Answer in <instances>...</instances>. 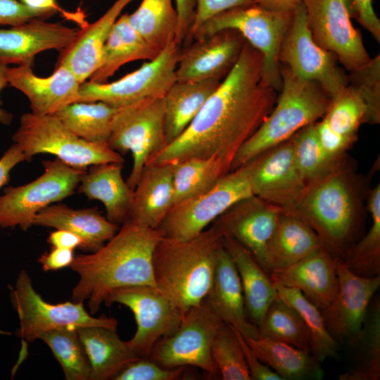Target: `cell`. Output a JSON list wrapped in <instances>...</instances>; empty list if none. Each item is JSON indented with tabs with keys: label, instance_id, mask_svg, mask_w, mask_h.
Wrapping results in <instances>:
<instances>
[{
	"label": "cell",
	"instance_id": "obj_1",
	"mask_svg": "<svg viewBox=\"0 0 380 380\" xmlns=\"http://www.w3.org/2000/svg\"><path fill=\"white\" fill-rule=\"evenodd\" d=\"M262 61L261 53L245 41L236 62L191 124L149 162L217 157L231 167L275 101V90L261 82Z\"/></svg>",
	"mask_w": 380,
	"mask_h": 380
},
{
	"label": "cell",
	"instance_id": "obj_2",
	"mask_svg": "<svg viewBox=\"0 0 380 380\" xmlns=\"http://www.w3.org/2000/svg\"><path fill=\"white\" fill-rule=\"evenodd\" d=\"M163 236L160 229L126 221L98 251L75 256L70 267L80 279L72 290V301L88 300L89 312L94 315L116 289L134 285L156 287L153 253Z\"/></svg>",
	"mask_w": 380,
	"mask_h": 380
},
{
	"label": "cell",
	"instance_id": "obj_3",
	"mask_svg": "<svg viewBox=\"0 0 380 380\" xmlns=\"http://www.w3.org/2000/svg\"><path fill=\"white\" fill-rule=\"evenodd\" d=\"M221 236L211 226L189 239L163 236L153 253L156 287L183 315L200 305L214 278Z\"/></svg>",
	"mask_w": 380,
	"mask_h": 380
},
{
	"label": "cell",
	"instance_id": "obj_4",
	"mask_svg": "<svg viewBox=\"0 0 380 380\" xmlns=\"http://www.w3.org/2000/svg\"><path fill=\"white\" fill-rule=\"evenodd\" d=\"M281 91L276 107L236 152L230 171L289 139L324 117L332 100L316 82L302 79L287 67L280 68Z\"/></svg>",
	"mask_w": 380,
	"mask_h": 380
},
{
	"label": "cell",
	"instance_id": "obj_5",
	"mask_svg": "<svg viewBox=\"0 0 380 380\" xmlns=\"http://www.w3.org/2000/svg\"><path fill=\"white\" fill-rule=\"evenodd\" d=\"M282 210L309 224L331 253L345 254L355 225L356 201L346 172L339 164L308 183L294 203Z\"/></svg>",
	"mask_w": 380,
	"mask_h": 380
},
{
	"label": "cell",
	"instance_id": "obj_6",
	"mask_svg": "<svg viewBox=\"0 0 380 380\" xmlns=\"http://www.w3.org/2000/svg\"><path fill=\"white\" fill-rule=\"evenodd\" d=\"M293 15V12L270 11L254 3L232 8L201 25L191 34L187 46L222 30H235L261 53V82L278 90L282 83L279 54Z\"/></svg>",
	"mask_w": 380,
	"mask_h": 380
},
{
	"label": "cell",
	"instance_id": "obj_7",
	"mask_svg": "<svg viewBox=\"0 0 380 380\" xmlns=\"http://www.w3.org/2000/svg\"><path fill=\"white\" fill-rule=\"evenodd\" d=\"M12 139L27 161L36 154L49 153L74 168L84 170L97 164L124 163L123 156L108 142H90L77 137L53 115L24 113Z\"/></svg>",
	"mask_w": 380,
	"mask_h": 380
},
{
	"label": "cell",
	"instance_id": "obj_8",
	"mask_svg": "<svg viewBox=\"0 0 380 380\" xmlns=\"http://www.w3.org/2000/svg\"><path fill=\"white\" fill-rule=\"evenodd\" d=\"M108 144L122 156L131 152L133 165L126 182L134 189L144 167L167 146L163 97L147 98L118 108Z\"/></svg>",
	"mask_w": 380,
	"mask_h": 380
},
{
	"label": "cell",
	"instance_id": "obj_9",
	"mask_svg": "<svg viewBox=\"0 0 380 380\" xmlns=\"http://www.w3.org/2000/svg\"><path fill=\"white\" fill-rule=\"evenodd\" d=\"M251 196L246 163L222 176L208 189L173 205L158 229L164 236L191 239L232 205Z\"/></svg>",
	"mask_w": 380,
	"mask_h": 380
},
{
	"label": "cell",
	"instance_id": "obj_10",
	"mask_svg": "<svg viewBox=\"0 0 380 380\" xmlns=\"http://www.w3.org/2000/svg\"><path fill=\"white\" fill-rule=\"evenodd\" d=\"M44 173L30 183L9 186L0 196V227H20L23 231L34 225L43 208L71 196L87 170L74 168L58 158L43 162Z\"/></svg>",
	"mask_w": 380,
	"mask_h": 380
},
{
	"label": "cell",
	"instance_id": "obj_11",
	"mask_svg": "<svg viewBox=\"0 0 380 380\" xmlns=\"http://www.w3.org/2000/svg\"><path fill=\"white\" fill-rule=\"evenodd\" d=\"M222 322L203 302L190 308L177 330L153 346L149 359L165 368L197 367L208 377L218 376L211 346Z\"/></svg>",
	"mask_w": 380,
	"mask_h": 380
},
{
	"label": "cell",
	"instance_id": "obj_12",
	"mask_svg": "<svg viewBox=\"0 0 380 380\" xmlns=\"http://www.w3.org/2000/svg\"><path fill=\"white\" fill-rule=\"evenodd\" d=\"M181 46L175 42L166 47L152 61L112 82L85 81L79 89V101H102L120 108L140 100L163 97L177 81L176 69Z\"/></svg>",
	"mask_w": 380,
	"mask_h": 380
},
{
	"label": "cell",
	"instance_id": "obj_13",
	"mask_svg": "<svg viewBox=\"0 0 380 380\" xmlns=\"http://www.w3.org/2000/svg\"><path fill=\"white\" fill-rule=\"evenodd\" d=\"M11 300L20 321L18 333L25 343H31L42 334L61 327L97 326L116 329L118 327V321L113 317L91 316L83 303L46 302L35 291L25 270L20 271L15 287L11 289Z\"/></svg>",
	"mask_w": 380,
	"mask_h": 380
},
{
	"label": "cell",
	"instance_id": "obj_14",
	"mask_svg": "<svg viewBox=\"0 0 380 380\" xmlns=\"http://www.w3.org/2000/svg\"><path fill=\"white\" fill-rule=\"evenodd\" d=\"M335 56L314 41L301 1L293 11L281 45L279 61L298 77L319 83L334 101L348 85L347 77L336 64Z\"/></svg>",
	"mask_w": 380,
	"mask_h": 380
},
{
	"label": "cell",
	"instance_id": "obj_15",
	"mask_svg": "<svg viewBox=\"0 0 380 380\" xmlns=\"http://www.w3.org/2000/svg\"><path fill=\"white\" fill-rule=\"evenodd\" d=\"M125 305L133 312L137 331L127 341L139 358H148L160 339L173 334L179 328L183 314L156 287L127 286L113 290L104 303Z\"/></svg>",
	"mask_w": 380,
	"mask_h": 380
},
{
	"label": "cell",
	"instance_id": "obj_16",
	"mask_svg": "<svg viewBox=\"0 0 380 380\" xmlns=\"http://www.w3.org/2000/svg\"><path fill=\"white\" fill-rule=\"evenodd\" d=\"M312 37L321 48L333 53L348 70L366 66L369 58L361 34L350 20L348 0H301Z\"/></svg>",
	"mask_w": 380,
	"mask_h": 380
},
{
	"label": "cell",
	"instance_id": "obj_17",
	"mask_svg": "<svg viewBox=\"0 0 380 380\" xmlns=\"http://www.w3.org/2000/svg\"><path fill=\"white\" fill-rule=\"evenodd\" d=\"M336 296L327 308L322 310V313L334 338L355 342L362 335L370 301L380 286V277L359 275L340 258L336 260Z\"/></svg>",
	"mask_w": 380,
	"mask_h": 380
},
{
	"label": "cell",
	"instance_id": "obj_18",
	"mask_svg": "<svg viewBox=\"0 0 380 380\" xmlns=\"http://www.w3.org/2000/svg\"><path fill=\"white\" fill-rule=\"evenodd\" d=\"M254 196L285 209L307 186L295 161L291 138L247 163Z\"/></svg>",
	"mask_w": 380,
	"mask_h": 380
},
{
	"label": "cell",
	"instance_id": "obj_19",
	"mask_svg": "<svg viewBox=\"0 0 380 380\" xmlns=\"http://www.w3.org/2000/svg\"><path fill=\"white\" fill-rule=\"evenodd\" d=\"M281 210L253 195L232 205L212 227L221 238L230 236L244 246L262 267L266 246Z\"/></svg>",
	"mask_w": 380,
	"mask_h": 380
},
{
	"label": "cell",
	"instance_id": "obj_20",
	"mask_svg": "<svg viewBox=\"0 0 380 380\" xmlns=\"http://www.w3.org/2000/svg\"><path fill=\"white\" fill-rule=\"evenodd\" d=\"M192 42L182 49L177 81H220L236 62L245 39L235 30H224Z\"/></svg>",
	"mask_w": 380,
	"mask_h": 380
},
{
	"label": "cell",
	"instance_id": "obj_21",
	"mask_svg": "<svg viewBox=\"0 0 380 380\" xmlns=\"http://www.w3.org/2000/svg\"><path fill=\"white\" fill-rule=\"evenodd\" d=\"M32 64L8 68V82L28 99L31 113L53 115L64 107L77 102L81 83L66 67L56 65L50 76L36 75Z\"/></svg>",
	"mask_w": 380,
	"mask_h": 380
},
{
	"label": "cell",
	"instance_id": "obj_22",
	"mask_svg": "<svg viewBox=\"0 0 380 380\" xmlns=\"http://www.w3.org/2000/svg\"><path fill=\"white\" fill-rule=\"evenodd\" d=\"M78 30L61 23L34 19L8 29L0 28V65L33 64L46 50L61 51L75 39Z\"/></svg>",
	"mask_w": 380,
	"mask_h": 380
},
{
	"label": "cell",
	"instance_id": "obj_23",
	"mask_svg": "<svg viewBox=\"0 0 380 380\" xmlns=\"http://www.w3.org/2000/svg\"><path fill=\"white\" fill-rule=\"evenodd\" d=\"M324 246L281 270L270 272L274 282L299 290L320 310L334 300L338 288L336 260Z\"/></svg>",
	"mask_w": 380,
	"mask_h": 380
},
{
	"label": "cell",
	"instance_id": "obj_24",
	"mask_svg": "<svg viewBox=\"0 0 380 380\" xmlns=\"http://www.w3.org/2000/svg\"><path fill=\"white\" fill-rule=\"evenodd\" d=\"M224 322L248 338H258V327L248 319L240 278L222 243L219 248L213 281L203 300Z\"/></svg>",
	"mask_w": 380,
	"mask_h": 380
},
{
	"label": "cell",
	"instance_id": "obj_25",
	"mask_svg": "<svg viewBox=\"0 0 380 380\" xmlns=\"http://www.w3.org/2000/svg\"><path fill=\"white\" fill-rule=\"evenodd\" d=\"M173 194L172 163H148L134 189L127 221L158 229L173 205Z\"/></svg>",
	"mask_w": 380,
	"mask_h": 380
},
{
	"label": "cell",
	"instance_id": "obj_26",
	"mask_svg": "<svg viewBox=\"0 0 380 380\" xmlns=\"http://www.w3.org/2000/svg\"><path fill=\"white\" fill-rule=\"evenodd\" d=\"M132 0H116L93 23L81 27L73 41L60 55L56 65L68 68L80 83L87 81L98 68L108 34L125 7Z\"/></svg>",
	"mask_w": 380,
	"mask_h": 380
},
{
	"label": "cell",
	"instance_id": "obj_27",
	"mask_svg": "<svg viewBox=\"0 0 380 380\" xmlns=\"http://www.w3.org/2000/svg\"><path fill=\"white\" fill-rule=\"evenodd\" d=\"M324 246L315 231L300 217L281 210L266 246L262 267H286Z\"/></svg>",
	"mask_w": 380,
	"mask_h": 380
},
{
	"label": "cell",
	"instance_id": "obj_28",
	"mask_svg": "<svg viewBox=\"0 0 380 380\" xmlns=\"http://www.w3.org/2000/svg\"><path fill=\"white\" fill-rule=\"evenodd\" d=\"M122 163L94 165L81 176L78 191L89 199L98 200L105 206L107 219L119 225L129 217L134 189L122 175Z\"/></svg>",
	"mask_w": 380,
	"mask_h": 380
},
{
	"label": "cell",
	"instance_id": "obj_29",
	"mask_svg": "<svg viewBox=\"0 0 380 380\" xmlns=\"http://www.w3.org/2000/svg\"><path fill=\"white\" fill-rule=\"evenodd\" d=\"M34 225L70 231L83 240L82 249L95 252L119 230L96 208L75 210L65 204H51L40 210Z\"/></svg>",
	"mask_w": 380,
	"mask_h": 380
},
{
	"label": "cell",
	"instance_id": "obj_30",
	"mask_svg": "<svg viewBox=\"0 0 380 380\" xmlns=\"http://www.w3.org/2000/svg\"><path fill=\"white\" fill-rule=\"evenodd\" d=\"M237 270L248 317L258 327L277 293L267 272L244 246L230 236L221 238Z\"/></svg>",
	"mask_w": 380,
	"mask_h": 380
},
{
	"label": "cell",
	"instance_id": "obj_31",
	"mask_svg": "<svg viewBox=\"0 0 380 380\" xmlns=\"http://www.w3.org/2000/svg\"><path fill=\"white\" fill-rule=\"evenodd\" d=\"M91 365L90 380L113 379L138 357L116 329L97 327H77Z\"/></svg>",
	"mask_w": 380,
	"mask_h": 380
},
{
	"label": "cell",
	"instance_id": "obj_32",
	"mask_svg": "<svg viewBox=\"0 0 380 380\" xmlns=\"http://www.w3.org/2000/svg\"><path fill=\"white\" fill-rule=\"evenodd\" d=\"M162 51L146 42L130 25L128 13L114 23L105 43L101 63L89 81L105 83L127 63L137 60L152 61Z\"/></svg>",
	"mask_w": 380,
	"mask_h": 380
},
{
	"label": "cell",
	"instance_id": "obj_33",
	"mask_svg": "<svg viewBox=\"0 0 380 380\" xmlns=\"http://www.w3.org/2000/svg\"><path fill=\"white\" fill-rule=\"evenodd\" d=\"M220 81H176L163 96L167 145L176 140L198 115Z\"/></svg>",
	"mask_w": 380,
	"mask_h": 380
},
{
	"label": "cell",
	"instance_id": "obj_34",
	"mask_svg": "<svg viewBox=\"0 0 380 380\" xmlns=\"http://www.w3.org/2000/svg\"><path fill=\"white\" fill-rule=\"evenodd\" d=\"M244 338L259 359L282 380L322 379L320 362L311 352L266 338Z\"/></svg>",
	"mask_w": 380,
	"mask_h": 380
},
{
	"label": "cell",
	"instance_id": "obj_35",
	"mask_svg": "<svg viewBox=\"0 0 380 380\" xmlns=\"http://www.w3.org/2000/svg\"><path fill=\"white\" fill-rule=\"evenodd\" d=\"M128 20L146 42L160 51L175 42L178 15L172 0H142L137 10L128 14Z\"/></svg>",
	"mask_w": 380,
	"mask_h": 380
},
{
	"label": "cell",
	"instance_id": "obj_36",
	"mask_svg": "<svg viewBox=\"0 0 380 380\" xmlns=\"http://www.w3.org/2000/svg\"><path fill=\"white\" fill-rule=\"evenodd\" d=\"M171 163L173 205L208 189L230 170V165L217 157H191Z\"/></svg>",
	"mask_w": 380,
	"mask_h": 380
},
{
	"label": "cell",
	"instance_id": "obj_37",
	"mask_svg": "<svg viewBox=\"0 0 380 380\" xmlns=\"http://www.w3.org/2000/svg\"><path fill=\"white\" fill-rule=\"evenodd\" d=\"M117 108L102 101H79L53 114L77 137L90 142H108Z\"/></svg>",
	"mask_w": 380,
	"mask_h": 380
},
{
	"label": "cell",
	"instance_id": "obj_38",
	"mask_svg": "<svg viewBox=\"0 0 380 380\" xmlns=\"http://www.w3.org/2000/svg\"><path fill=\"white\" fill-rule=\"evenodd\" d=\"M274 285L278 298L291 306L304 322L310 335L311 353L320 362L336 357L338 342L327 329L321 310L299 290L276 282Z\"/></svg>",
	"mask_w": 380,
	"mask_h": 380
},
{
	"label": "cell",
	"instance_id": "obj_39",
	"mask_svg": "<svg viewBox=\"0 0 380 380\" xmlns=\"http://www.w3.org/2000/svg\"><path fill=\"white\" fill-rule=\"evenodd\" d=\"M259 337L291 345L311 352L308 330L298 313L277 298L268 308L258 325Z\"/></svg>",
	"mask_w": 380,
	"mask_h": 380
},
{
	"label": "cell",
	"instance_id": "obj_40",
	"mask_svg": "<svg viewBox=\"0 0 380 380\" xmlns=\"http://www.w3.org/2000/svg\"><path fill=\"white\" fill-rule=\"evenodd\" d=\"M61 365L65 379L90 380L91 365L77 327H61L39 337Z\"/></svg>",
	"mask_w": 380,
	"mask_h": 380
},
{
	"label": "cell",
	"instance_id": "obj_41",
	"mask_svg": "<svg viewBox=\"0 0 380 380\" xmlns=\"http://www.w3.org/2000/svg\"><path fill=\"white\" fill-rule=\"evenodd\" d=\"M368 208L372 223L366 235L347 253L343 263L353 272L365 277L380 272V185L370 192Z\"/></svg>",
	"mask_w": 380,
	"mask_h": 380
},
{
	"label": "cell",
	"instance_id": "obj_42",
	"mask_svg": "<svg viewBox=\"0 0 380 380\" xmlns=\"http://www.w3.org/2000/svg\"><path fill=\"white\" fill-rule=\"evenodd\" d=\"M315 123L304 127L291 137L295 161L307 184L333 170L340 162V159L329 158L322 149Z\"/></svg>",
	"mask_w": 380,
	"mask_h": 380
},
{
	"label": "cell",
	"instance_id": "obj_43",
	"mask_svg": "<svg viewBox=\"0 0 380 380\" xmlns=\"http://www.w3.org/2000/svg\"><path fill=\"white\" fill-rule=\"evenodd\" d=\"M211 357L221 379H252L239 341L232 327L225 322L213 339Z\"/></svg>",
	"mask_w": 380,
	"mask_h": 380
},
{
	"label": "cell",
	"instance_id": "obj_44",
	"mask_svg": "<svg viewBox=\"0 0 380 380\" xmlns=\"http://www.w3.org/2000/svg\"><path fill=\"white\" fill-rule=\"evenodd\" d=\"M367 108L360 94L351 86L332 101L324 119L329 127L341 135L355 138L360 123L365 121Z\"/></svg>",
	"mask_w": 380,
	"mask_h": 380
},
{
	"label": "cell",
	"instance_id": "obj_45",
	"mask_svg": "<svg viewBox=\"0 0 380 380\" xmlns=\"http://www.w3.org/2000/svg\"><path fill=\"white\" fill-rule=\"evenodd\" d=\"M365 350L360 367L350 369L339 376L341 380H379L380 378V308L376 303L367 319Z\"/></svg>",
	"mask_w": 380,
	"mask_h": 380
},
{
	"label": "cell",
	"instance_id": "obj_46",
	"mask_svg": "<svg viewBox=\"0 0 380 380\" xmlns=\"http://www.w3.org/2000/svg\"><path fill=\"white\" fill-rule=\"evenodd\" d=\"M352 84L364 100L367 113L365 122L380 121V59L379 55L360 70L352 72Z\"/></svg>",
	"mask_w": 380,
	"mask_h": 380
},
{
	"label": "cell",
	"instance_id": "obj_47",
	"mask_svg": "<svg viewBox=\"0 0 380 380\" xmlns=\"http://www.w3.org/2000/svg\"><path fill=\"white\" fill-rule=\"evenodd\" d=\"M191 367L165 368L149 358H139L132 362L114 380H178L191 379Z\"/></svg>",
	"mask_w": 380,
	"mask_h": 380
},
{
	"label": "cell",
	"instance_id": "obj_48",
	"mask_svg": "<svg viewBox=\"0 0 380 380\" xmlns=\"http://www.w3.org/2000/svg\"><path fill=\"white\" fill-rule=\"evenodd\" d=\"M54 13L29 8L18 0H0V25H19L34 19L45 20Z\"/></svg>",
	"mask_w": 380,
	"mask_h": 380
},
{
	"label": "cell",
	"instance_id": "obj_49",
	"mask_svg": "<svg viewBox=\"0 0 380 380\" xmlns=\"http://www.w3.org/2000/svg\"><path fill=\"white\" fill-rule=\"evenodd\" d=\"M319 142L331 158L338 160L347 148L352 144L354 138L346 137L333 131L325 120L315 123Z\"/></svg>",
	"mask_w": 380,
	"mask_h": 380
},
{
	"label": "cell",
	"instance_id": "obj_50",
	"mask_svg": "<svg viewBox=\"0 0 380 380\" xmlns=\"http://www.w3.org/2000/svg\"><path fill=\"white\" fill-rule=\"evenodd\" d=\"M253 0H196V14L191 32L184 43L188 44L191 34L209 18L232 8L252 4Z\"/></svg>",
	"mask_w": 380,
	"mask_h": 380
},
{
	"label": "cell",
	"instance_id": "obj_51",
	"mask_svg": "<svg viewBox=\"0 0 380 380\" xmlns=\"http://www.w3.org/2000/svg\"><path fill=\"white\" fill-rule=\"evenodd\" d=\"M231 327L241 344L251 379L254 380H282L274 371L259 359L241 333L234 327Z\"/></svg>",
	"mask_w": 380,
	"mask_h": 380
},
{
	"label": "cell",
	"instance_id": "obj_52",
	"mask_svg": "<svg viewBox=\"0 0 380 380\" xmlns=\"http://www.w3.org/2000/svg\"><path fill=\"white\" fill-rule=\"evenodd\" d=\"M351 10L363 27L380 42V20L372 5V0H348Z\"/></svg>",
	"mask_w": 380,
	"mask_h": 380
},
{
	"label": "cell",
	"instance_id": "obj_53",
	"mask_svg": "<svg viewBox=\"0 0 380 380\" xmlns=\"http://www.w3.org/2000/svg\"><path fill=\"white\" fill-rule=\"evenodd\" d=\"M178 25L175 42L181 46L187 39L196 14V0H175Z\"/></svg>",
	"mask_w": 380,
	"mask_h": 380
},
{
	"label": "cell",
	"instance_id": "obj_54",
	"mask_svg": "<svg viewBox=\"0 0 380 380\" xmlns=\"http://www.w3.org/2000/svg\"><path fill=\"white\" fill-rule=\"evenodd\" d=\"M73 250L52 247L49 253H44L39 258L44 271H56L70 267L74 260Z\"/></svg>",
	"mask_w": 380,
	"mask_h": 380
},
{
	"label": "cell",
	"instance_id": "obj_55",
	"mask_svg": "<svg viewBox=\"0 0 380 380\" xmlns=\"http://www.w3.org/2000/svg\"><path fill=\"white\" fill-rule=\"evenodd\" d=\"M20 1L34 10L49 11L55 14L60 13L64 18L75 21L81 27L87 23L82 13L69 12L61 8L56 0H20Z\"/></svg>",
	"mask_w": 380,
	"mask_h": 380
},
{
	"label": "cell",
	"instance_id": "obj_56",
	"mask_svg": "<svg viewBox=\"0 0 380 380\" xmlns=\"http://www.w3.org/2000/svg\"><path fill=\"white\" fill-rule=\"evenodd\" d=\"M25 160H26L25 154L16 144H13L4 153L0 158V188L9 182L11 170Z\"/></svg>",
	"mask_w": 380,
	"mask_h": 380
},
{
	"label": "cell",
	"instance_id": "obj_57",
	"mask_svg": "<svg viewBox=\"0 0 380 380\" xmlns=\"http://www.w3.org/2000/svg\"><path fill=\"white\" fill-rule=\"evenodd\" d=\"M52 247L74 250L82 248V239L77 234L65 229H56L52 232L47 239Z\"/></svg>",
	"mask_w": 380,
	"mask_h": 380
},
{
	"label": "cell",
	"instance_id": "obj_58",
	"mask_svg": "<svg viewBox=\"0 0 380 380\" xmlns=\"http://www.w3.org/2000/svg\"><path fill=\"white\" fill-rule=\"evenodd\" d=\"M301 0H253L254 4L274 11L292 13Z\"/></svg>",
	"mask_w": 380,
	"mask_h": 380
},
{
	"label": "cell",
	"instance_id": "obj_59",
	"mask_svg": "<svg viewBox=\"0 0 380 380\" xmlns=\"http://www.w3.org/2000/svg\"><path fill=\"white\" fill-rule=\"evenodd\" d=\"M8 65H0V93L8 84ZM13 118V114L1 108L0 100V122L4 125H9Z\"/></svg>",
	"mask_w": 380,
	"mask_h": 380
}]
</instances>
